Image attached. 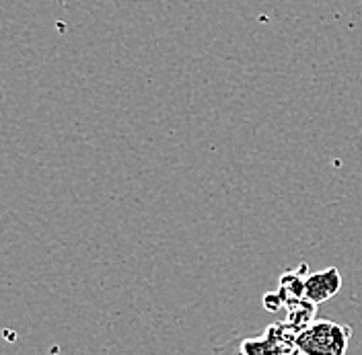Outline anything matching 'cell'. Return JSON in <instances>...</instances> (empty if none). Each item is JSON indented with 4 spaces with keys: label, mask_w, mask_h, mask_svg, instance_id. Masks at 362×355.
Returning a JSON list of instances; mask_svg holds the SVG:
<instances>
[{
    "label": "cell",
    "mask_w": 362,
    "mask_h": 355,
    "mask_svg": "<svg viewBox=\"0 0 362 355\" xmlns=\"http://www.w3.org/2000/svg\"><path fill=\"white\" fill-rule=\"evenodd\" d=\"M241 341H243V339L233 337V339H228L226 343L218 345V347L212 351V355H243V351H241Z\"/></svg>",
    "instance_id": "cell-4"
},
{
    "label": "cell",
    "mask_w": 362,
    "mask_h": 355,
    "mask_svg": "<svg viewBox=\"0 0 362 355\" xmlns=\"http://www.w3.org/2000/svg\"><path fill=\"white\" fill-rule=\"evenodd\" d=\"M294 339L296 333L286 323H274L262 337L243 339L241 351L243 355H300Z\"/></svg>",
    "instance_id": "cell-2"
},
{
    "label": "cell",
    "mask_w": 362,
    "mask_h": 355,
    "mask_svg": "<svg viewBox=\"0 0 362 355\" xmlns=\"http://www.w3.org/2000/svg\"><path fill=\"white\" fill-rule=\"evenodd\" d=\"M352 331L332 320H313L296 333V347L300 355H346Z\"/></svg>",
    "instance_id": "cell-1"
},
{
    "label": "cell",
    "mask_w": 362,
    "mask_h": 355,
    "mask_svg": "<svg viewBox=\"0 0 362 355\" xmlns=\"http://www.w3.org/2000/svg\"><path fill=\"white\" fill-rule=\"evenodd\" d=\"M341 288V277H339L338 269H325L321 273L309 275L303 282V296L307 300H311L313 304H321L329 298H334Z\"/></svg>",
    "instance_id": "cell-3"
}]
</instances>
